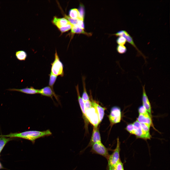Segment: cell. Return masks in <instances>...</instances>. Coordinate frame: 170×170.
<instances>
[{
    "instance_id": "obj_1",
    "label": "cell",
    "mask_w": 170,
    "mask_h": 170,
    "mask_svg": "<svg viewBox=\"0 0 170 170\" xmlns=\"http://www.w3.org/2000/svg\"><path fill=\"white\" fill-rule=\"evenodd\" d=\"M51 134V132L49 130L43 131L31 130L21 132L11 133L6 135H1L0 136L22 138L30 140L33 143H34L37 139L41 137L49 136Z\"/></svg>"
},
{
    "instance_id": "obj_2",
    "label": "cell",
    "mask_w": 170,
    "mask_h": 170,
    "mask_svg": "<svg viewBox=\"0 0 170 170\" xmlns=\"http://www.w3.org/2000/svg\"><path fill=\"white\" fill-rule=\"evenodd\" d=\"M57 76H63L64 75L63 65L60 61L56 51V50L55 59L51 64V72Z\"/></svg>"
},
{
    "instance_id": "obj_3",
    "label": "cell",
    "mask_w": 170,
    "mask_h": 170,
    "mask_svg": "<svg viewBox=\"0 0 170 170\" xmlns=\"http://www.w3.org/2000/svg\"><path fill=\"white\" fill-rule=\"evenodd\" d=\"M120 143L119 138L117 139L116 148L113 153L110 155L108 160V170H112L120 159Z\"/></svg>"
},
{
    "instance_id": "obj_4",
    "label": "cell",
    "mask_w": 170,
    "mask_h": 170,
    "mask_svg": "<svg viewBox=\"0 0 170 170\" xmlns=\"http://www.w3.org/2000/svg\"><path fill=\"white\" fill-rule=\"evenodd\" d=\"M134 134L136 137L144 140L150 139L151 136L150 133L145 131L142 128L141 124L137 120L133 123Z\"/></svg>"
},
{
    "instance_id": "obj_5",
    "label": "cell",
    "mask_w": 170,
    "mask_h": 170,
    "mask_svg": "<svg viewBox=\"0 0 170 170\" xmlns=\"http://www.w3.org/2000/svg\"><path fill=\"white\" fill-rule=\"evenodd\" d=\"M108 117L111 125L120 123L122 117L120 108L117 106L112 107Z\"/></svg>"
},
{
    "instance_id": "obj_6",
    "label": "cell",
    "mask_w": 170,
    "mask_h": 170,
    "mask_svg": "<svg viewBox=\"0 0 170 170\" xmlns=\"http://www.w3.org/2000/svg\"><path fill=\"white\" fill-rule=\"evenodd\" d=\"M92 146L91 151L93 153L102 155L108 160L110 155L108 149L101 142L95 143Z\"/></svg>"
},
{
    "instance_id": "obj_7",
    "label": "cell",
    "mask_w": 170,
    "mask_h": 170,
    "mask_svg": "<svg viewBox=\"0 0 170 170\" xmlns=\"http://www.w3.org/2000/svg\"><path fill=\"white\" fill-rule=\"evenodd\" d=\"M87 118L94 126L97 127L100 123L98 114L94 108L92 106L91 108L85 110Z\"/></svg>"
},
{
    "instance_id": "obj_8",
    "label": "cell",
    "mask_w": 170,
    "mask_h": 170,
    "mask_svg": "<svg viewBox=\"0 0 170 170\" xmlns=\"http://www.w3.org/2000/svg\"><path fill=\"white\" fill-rule=\"evenodd\" d=\"M116 36H122L126 39L127 41L134 47L137 51L138 55L142 56L145 58V56L141 52L139 49L135 44L132 36L126 31L122 30L119 31L114 34Z\"/></svg>"
},
{
    "instance_id": "obj_9",
    "label": "cell",
    "mask_w": 170,
    "mask_h": 170,
    "mask_svg": "<svg viewBox=\"0 0 170 170\" xmlns=\"http://www.w3.org/2000/svg\"><path fill=\"white\" fill-rule=\"evenodd\" d=\"M76 88L77 94L78 101L82 113L83 118L85 122V128H87L88 127L89 121L88 120L86 116L84 102L81 96L78 85L76 86Z\"/></svg>"
},
{
    "instance_id": "obj_10",
    "label": "cell",
    "mask_w": 170,
    "mask_h": 170,
    "mask_svg": "<svg viewBox=\"0 0 170 170\" xmlns=\"http://www.w3.org/2000/svg\"><path fill=\"white\" fill-rule=\"evenodd\" d=\"M38 94L42 95L51 98L52 99L53 96L57 101H59L58 96L55 93L54 90L50 86H47L39 89Z\"/></svg>"
},
{
    "instance_id": "obj_11",
    "label": "cell",
    "mask_w": 170,
    "mask_h": 170,
    "mask_svg": "<svg viewBox=\"0 0 170 170\" xmlns=\"http://www.w3.org/2000/svg\"><path fill=\"white\" fill-rule=\"evenodd\" d=\"M151 116L148 113L144 114H139L137 120L140 123L144 124L150 128L153 125Z\"/></svg>"
},
{
    "instance_id": "obj_12",
    "label": "cell",
    "mask_w": 170,
    "mask_h": 170,
    "mask_svg": "<svg viewBox=\"0 0 170 170\" xmlns=\"http://www.w3.org/2000/svg\"><path fill=\"white\" fill-rule=\"evenodd\" d=\"M91 99V101L92 106L95 109L98 114L100 123L104 117L106 108L101 106L96 101L94 100L92 98Z\"/></svg>"
},
{
    "instance_id": "obj_13",
    "label": "cell",
    "mask_w": 170,
    "mask_h": 170,
    "mask_svg": "<svg viewBox=\"0 0 170 170\" xmlns=\"http://www.w3.org/2000/svg\"><path fill=\"white\" fill-rule=\"evenodd\" d=\"M100 142L101 139L99 129L98 127H94L90 141L87 147L92 146L95 143Z\"/></svg>"
},
{
    "instance_id": "obj_14",
    "label": "cell",
    "mask_w": 170,
    "mask_h": 170,
    "mask_svg": "<svg viewBox=\"0 0 170 170\" xmlns=\"http://www.w3.org/2000/svg\"><path fill=\"white\" fill-rule=\"evenodd\" d=\"M143 91L142 101L143 105L145 108L150 116H151V105L145 89V85L142 86Z\"/></svg>"
},
{
    "instance_id": "obj_15",
    "label": "cell",
    "mask_w": 170,
    "mask_h": 170,
    "mask_svg": "<svg viewBox=\"0 0 170 170\" xmlns=\"http://www.w3.org/2000/svg\"><path fill=\"white\" fill-rule=\"evenodd\" d=\"M7 90L11 91H18L26 94H38L39 91V89H35L32 87H27L21 89H9Z\"/></svg>"
},
{
    "instance_id": "obj_16",
    "label": "cell",
    "mask_w": 170,
    "mask_h": 170,
    "mask_svg": "<svg viewBox=\"0 0 170 170\" xmlns=\"http://www.w3.org/2000/svg\"><path fill=\"white\" fill-rule=\"evenodd\" d=\"M52 22L58 28L70 23L65 18H59L55 16L54 17Z\"/></svg>"
},
{
    "instance_id": "obj_17",
    "label": "cell",
    "mask_w": 170,
    "mask_h": 170,
    "mask_svg": "<svg viewBox=\"0 0 170 170\" xmlns=\"http://www.w3.org/2000/svg\"><path fill=\"white\" fill-rule=\"evenodd\" d=\"M71 32L72 34H84L88 36H90L92 34L84 31L83 29L78 27L77 25H72L71 28Z\"/></svg>"
},
{
    "instance_id": "obj_18",
    "label": "cell",
    "mask_w": 170,
    "mask_h": 170,
    "mask_svg": "<svg viewBox=\"0 0 170 170\" xmlns=\"http://www.w3.org/2000/svg\"><path fill=\"white\" fill-rule=\"evenodd\" d=\"M15 55L17 59L20 61L25 60L27 56V53L23 50H19L16 51Z\"/></svg>"
},
{
    "instance_id": "obj_19",
    "label": "cell",
    "mask_w": 170,
    "mask_h": 170,
    "mask_svg": "<svg viewBox=\"0 0 170 170\" xmlns=\"http://www.w3.org/2000/svg\"><path fill=\"white\" fill-rule=\"evenodd\" d=\"M13 139V138L0 136V153L6 144Z\"/></svg>"
},
{
    "instance_id": "obj_20",
    "label": "cell",
    "mask_w": 170,
    "mask_h": 170,
    "mask_svg": "<svg viewBox=\"0 0 170 170\" xmlns=\"http://www.w3.org/2000/svg\"><path fill=\"white\" fill-rule=\"evenodd\" d=\"M69 15L70 17L74 19H79V14L78 10L76 8L71 9L69 12Z\"/></svg>"
},
{
    "instance_id": "obj_21",
    "label": "cell",
    "mask_w": 170,
    "mask_h": 170,
    "mask_svg": "<svg viewBox=\"0 0 170 170\" xmlns=\"http://www.w3.org/2000/svg\"><path fill=\"white\" fill-rule=\"evenodd\" d=\"M82 81L83 91L82 95V98L84 102H85L89 100V98L86 91L85 81V78L83 77H82Z\"/></svg>"
},
{
    "instance_id": "obj_22",
    "label": "cell",
    "mask_w": 170,
    "mask_h": 170,
    "mask_svg": "<svg viewBox=\"0 0 170 170\" xmlns=\"http://www.w3.org/2000/svg\"><path fill=\"white\" fill-rule=\"evenodd\" d=\"M57 77V76L51 72L50 75L49 85L53 89V85L56 81Z\"/></svg>"
},
{
    "instance_id": "obj_23",
    "label": "cell",
    "mask_w": 170,
    "mask_h": 170,
    "mask_svg": "<svg viewBox=\"0 0 170 170\" xmlns=\"http://www.w3.org/2000/svg\"><path fill=\"white\" fill-rule=\"evenodd\" d=\"M116 50L120 54L125 53L127 51L126 47L124 45H118L117 46Z\"/></svg>"
},
{
    "instance_id": "obj_24",
    "label": "cell",
    "mask_w": 170,
    "mask_h": 170,
    "mask_svg": "<svg viewBox=\"0 0 170 170\" xmlns=\"http://www.w3.org/2000/svg\"><path fill=\"white\" fill-rule=\"evenodd\" d=\"M79 19L83 20L85 16V10L84 6L82 4L80 5L79 9Z\"/></svg>"
},
{
    "instance_id": "obj_25",
    "label": "cell",
    "mask_w": 170,
    "mask_h": 170,
    "mask_svg": "<svg viewBox=\"0 0 170 170\" xmlns=\"http://www.w3.org/2000/svg\"><path fill=\"white\" fill-rule=\"evenodd\" d=\"M72 24L70 23L64 26L60 27L58 29L61 33H63L66 32L71 29Z\"/></svg>"
},
{
    "instance_id": "obj_26",
    "label": "cell",
    "mask_w": 170,
    "mask_h": 170,
    "mask_svg": "<svg viewBox=\"0 0 170 170\" xmlns=\"http://www.w3.org/2000/svg\"><path fill=\"white\" fill-rule=\"evenodd\" d=\"M117 43L120 45H124L127 42L125 38L123 37L119 36L117 39Z\"/></svg>"
},
{
    "instance_id": "obj_27",
    "label": "cell",
    "mask_w": 170,
    "mask_h": 170,
    "mask_svg": "<svg viewBox=\"0 0 170 170\" xmlns=\"http://www.w3.org/2000/svg\"><path fill=\"white\" fill-rule=\"evenodd\" d=\"M64 16V18H66L71 24L74 25H77L78 19H73L66 15H65Z\"/></svg>"
},
{
    "instance_id": "obj_28",
    "label": "cell",
    "mask_w": 170,
    "mask_h": 170,
    "mask_svg": "<svg viewBox=\"0 0 170 170\" xmlns=\"http://www.w3.org/2000/svg\"><path fill=\"white\" fill-rule=\"evenodd\" d=\"M125 129L130 134L134 135V129L132 123L128 124L125 128Z\"/></svg>"
},
{
    "instance_id": "obj_29",
    "label": "cell",
    "mask_w": 170,
    "mask_h": 170,
    "mask_svg": "<svg viewBox=\"0 0 170 170\" xmlns=\"http://www.w3.org/2000/svg\"><path fill=\"white\" fill-rule=\"evenodd\" d=\"M114 168L115 170H123L124 169L123 164L120 159L115 164Z\"/></svg>"
},
{
    "instance_id": "obj_30",
    "label": "cell",
    "mask_w": 170,
    "mask_h": 170,
    "mask_svg": "<svg viewBox=\"0 0 170 170\" xmlns=\"http://www.w3.org/2000/svg\"><path fill=\"white\" fill-rule=\"evenodd\" d=\"M138 111L139 114H144L148 113L143 105L139 107Z\"/></svg>"
},
{
    "instance_id": "obj_31",
    "label": "cell",
    "mask_w": 170,
    "mask_h": 170,
    "mask_svg": "<svg viewBox=\"0 0 170 170\" xmlns=\"http://www.w3.org/2000/svg\"><path fill=\"white\" fill-rule=\"evenodd\" d=\"M85 110L91 108L92 106L91 102L89 100L84 102Z\"/></svg>"
},
{
    "instance_id": "obj_32",
    "label": "cell",
    "mask_w": 170,
    "mask_h": 170,
    "mask_svg": "<svg viewBox=\"0 0 170 170\" xmlns=\"http://www.w3.org/2000/svg\"><path fill=\"white\" fill-rule=\"evenodd\" d=\"M78 21L77 24L78 27L82 29H84V25L83 22V20L78 19Z\"/></svg>"
},
{
    "instance_id": "obj_33",
    "label": "cell",
    "mask_w": 170,
    "mask_h": 170,
    "mask_svg": "<svg viewBox=\"0 0 170 170\" xmlns=\"http://www.w3.org/2000/svg\"><path fill=\"white\" fill-rule=\"evenodd\" d=\"M3 168V167H2V166L1 164V163H0V169H1V168Z\"/></svg>"
},
{
    "instance_id": "obj_34",
    "label": "cell",
    "mask_w": 170,
    "mask_h": 170,
    "mask_svg": "<svg viewBox=\"0 0 170 170\" xmlns=\"http://www.w3.org/2000/svg\"><path fill=\"white\" fill-rule=\"evenodd\" d=\"M112 170H115V169L114 168Z\"/></svg>"
},
{
    "instance_id": "obj_35",
    "label": "cell",
    "mask_w": 170,
    "mask_h": 170,
    "mask_svg": "<svg viewBox=\"0 0 170 170\" xmlns=\"http://www.w3.org/2000/svg\"><path fill=\"white\" fill-rule=\"evenodd\" d=\"M123 170H124V169H123Z\"/></svg>"
}]
</instances>
